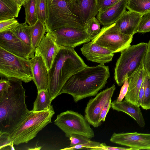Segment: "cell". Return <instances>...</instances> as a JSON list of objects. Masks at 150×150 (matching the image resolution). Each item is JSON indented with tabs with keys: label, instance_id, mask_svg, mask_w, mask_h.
Wrapping results in <instances>:
<instances>
[{
	"label": "cell",
	"instance_id": "obj_1",
	"mask_svg": "<svg viewBox=\"0 0 150 150\" xmlns=\"http://www.w3.org/2000/svg\"><path fill=\"white\" fill-rule=\"evenodd\" d=\"M11 87L0 96V133L11 135L31 112L25 103V90L21 80L8 78Z\"/></svg>",
	"mask_w": 150,
	"mask_h": 150
},
{
	"label": "cell",
	"instance_id": "obj_2",
	"mask_svg": "<svg viewBox=\"0 0 150 150\" xmlns=\"http://www.w3.org/2000/svg\"><path fill=\"white\" fill-rule=\"evenodd\" d=\"M110 76L108 66L99 64L87 67L76 72L67 80L60 95H71L76 103L87 97L94 96L105 87Z\"/></svg>",
	"mask_w": 150,
	"mask_h": 150
},
{
	"label": "cell",
	"instance_id": "obj_3",
	"mask_svg": "<svg viewBox=\"0 0 150 150\" xmlns=\"http://www.w3.org/2000/svg\"><path fill=\"white\" fill-rule=\"evenodd\" d=\"M88 66L74 48L60 47L48 71L47 90L51 100L60 95L63 86L71 76Z\"/></svg>",
	"mask_w": 150,
	"mask_h": 150
},
{
	"label": "cell",
	"instance_id": "obj_4",
	"mask_svg": "<svg viewBox=\"0 0 150 150\" xmlns=\"http://www.w3.org/2000/svg\"><path fill=\"white\" fill-rule=\"evenodd\" d=\"M48 16L45 24L46 32L65 27L86 29V24L71 11L66 0H47Z\"/></svg>",
	"mask_w": 150,
	"mask_h": 150
},
{
	"label": "cell",
	"instance_id": "obj_5",
	"mask_svg": "<svg viewBox=\"0 0 150 150\" xmlns=\"http://www.w3.org/2000/svg\"><path fill=\"white\" fill-rule=\"evenodd\" d=\"M52 105L47 109L31 112L15 132L10 135L14 145L27 143L48 124L54 114Z\"/></svg>",
	"mask_w": 150,
	"mask_h": 150
},
{
	"label": "cell",
	"instance_id": "obj_6",
	"mask_svg": "<svg viewBox=\"0 0 150 150\" xmlns=\"http://www.w3.org/2000/svg\"><path fill=\"white\" fill-rule=\"evenodd\" d=\"M147 45V43L141 42L131 45L121 52L114 71V79L118 86L123 85L126 78L142 65Z\"/></svg>",
	"mask_w": 150,
	"mask_h": 150
},
{
	"label": "cell",
	"instance_id": "obj_7",
	"mask_svg": "<svg viewBox=\"0 0 150 150\" xmlns=\"http://www.w3.org/2000/svg\"><path fill=\"white\" fill-rule=\"evenodd\" d=\"M0 76L19 79L25 83L33 80L30 60L17 57L0 47Z\"/></svg>",
	"mask_w": 150,
	"mask_h": 150
},
{
	"label": "cell",
	"instance_id": "obj_8",
	"mask_svg": "<svg viewBox=\"0 0 150 150\" xmlns=\"http://www.w3.org/2000/svg\"><path fill=\"white\" fill-rule=\"evenodd\" d=\"M54 123L69 138L73 134H78L89 139L94 136V132L85 116L77 112L68 110L57 116Z\"/></svg>",
	"mask_w": 150,
	"mask_h": 150
},
{
	"label": "cell",
	"instance_id": "obj_9",
	"mask_svg": "<svg viewBox=\"0 0 150 150\" xmlns=\"http://www.w3.org/2000/svg\"><path fill=\"white\" fill-rule=\"evenodd\" d=\"M133 37L120 32L114 23L103 26L91 41L115 53L121 52L129 47Z\"/></svg>",
	"mask_w": 150,
	"mask_h": 150
},
{
	"label": "cell",
	"instance_id": "obj_10",
	"mask_svg": "<svg viewBox=\"0 0 150 150\" xmlns=\"http://www.w3.org/2000/svg\"><path fill=\"white\" fill-rule=\"evenodd\" d=\"M48 32L51 33L60 47L74 48L92 39L85 30L75 28H63Z\"/></svg>",
	"mask_w": 150,
	"mask_h": 150
},
{
	"label": "cell",
	"instance_id": "obj_11",
	"mask_svg": "<svg viewBox=\"0 0 150 150\" xmlns=\"http://www.w3.org/2000/svg\"><path fill=\"white\" fill-rule=\"evenodd\" d=\"M116 89L114 84L110 87L98 93L94 98L90 99L85 110V117L89 123L94 127L100 126L99 120L100 112L103 107L113 96Z\"/></svg>",
	"mask_w": 150,
	"mask_h": 150
},
{
	"label": "cell",
	"instance_id": "obj_12",
	"mask_svg": "<svg viewBox=\"0 0 150 150\" xmlns=\"http://www.w3.org/2000/svg\"><path fill=\"white\" fill-rule=\"evenodd\" d=\"M0 47L17 57L30 60L35 50L18 38L11 31L0 33Z\"/></svg>",
	"mask_w": 150,
	"mask_h": 150
},
{
	"label": "cell",
	"instance_id": "obj_13",
	"mask_svg": "<svg viewBox=\"0 0 150 150\" xmlns=\"http://www.w3.org/2000/svg\"><path fill=\"white\" fill-rule=\"evenodd\" d=\"M110 141L125 146L132 150H150V134L137 132L115 133L112 135Z\"/></svg>",
	"mask_w": 150,
	"mask_h": 150
},
{
	"label": "cell",
	"instance_id": "obj_14",
	"mask_svg": "<svg viewBox=\"0 0 150 150\" xmlns=\"http://www.w3.org/2000/svg\"><path fill=\"white\" fill-rule=\"evenodd\" d=\"M60 48L51 33L47 32L35 49V55L42 57L48 71Z\"/></svg>",
	"mask_w": 150,
	"mask_h": 150
},
{
	"label": "cell",
	"instance_id": "obj_15",
	"mask_svg": "<svg viewBox=\"0 0 150 150\" xmlns=\"http://www.w3.org/2000/svg\"><path fill=\"white\" fill-rule=\"evenodd\" d=\"M81 51L88 60L102 65L111 61L114 55L112 51L91 41L84 44Z\"/></svg>",
	"mask_w": 150,
	"mask_h": 150
},
{
	"label": "cell",
	"instance_id": "obj_16",
	"mask_svg": "<svg viewBox=\"0 0 150 150\" xmlns=\"http://www.w3.org/2000/svg\"><path fill=\"white\" fill-rule=\"evenodd\" d=\"M33 81L38 92L47 90L49 83L48 71L42 57L35 55L30 59Z\"/></svg>",
	"mask_w": 150,
	"mask_h": 150
},
{
	"label": "cell",
	"instance_id": "obj_17",
	"mask_svg": "<svg viewBox=\"0 0 150 150\" xmlns=\"http://www.w3.org/2000/svg\"><path fill=\"white\" fill-rule=\"evenodd\" d=\"M69 5L72 11L85 23L98 13L97 0H75Z\"/></svg>",
	"mask_w": 150,
	"mask_h": 150
},
{
	"label": "cell",
	"instance_id": "obj_18",
	"mask_svg": "<svg viewBox=\"0 0 150 150\" xmlns=\"http://www.w3.org/2000/svg\"><path fill=\"white\" fill-rule=\"evenodd\" d=\"M142 14L126 10L115 23L117 30L124 34L133 35L137 28Z\"/></svg>",
	"mask_w": 150,
	"mask_h": 150
},
{
	"label": "cell",
	"instance_id": "obj_19",
	"mask_svg": "<svg viewBox=\"0 0 150 150\" xmlns=\"http://www.w3.org/2000/svg\"><path fill=\"white\" fill-rule=\"evenodd\" d=\"M144 73L143 65H141L129 77L128 90L125 97V100H126L138 106L139 92Z\"/></svg>",
	"mask_w": 150,
	"mask_h": 150
},
{
	"label": "cell",
	"instance_id": "obj_20",
	"mask_svg": "<svg viewBox=\"0 0 150 150\" xmlns=\"http://www.w3.org/2000/svg\"><path fill=\"white\" fill-rule=\"evenodd\" d=\"M128 0H120L116 4L104 11L98 13L97 18L104 26L115 23L126 10Z\"/></svg>",
	"mask_w": 150,
	"mask_h": 150
},
{
	"label": "cell",
	"instance_id": "obj_21",
	"mask_svg": "<svg viewBox=\"0 0 150 150\" xmlns=\"http://www.w3.org/2000/svg\"><path fill=\"white\" fill-rule=\"evenodd\" d=\"M140 107L125 100L120 102L115 100L111 103V108L118 112L125 113L132 117L141 127H144L145 122Z\"/></svg>",
	"mask_w": 150,
	"mask_h": 150
},
{
	"label": "cell",
	"instance_id": "obj_22",
	"mask_svg": "<svg viewBox=\"0 0 150 150\" xmlns=\"http://www.w3.org/2000/svg\"><path fill=\"white\" fill-rule=\"evenodd\" d=\"M21 7L15 0H0V21L18 17Z\"/></svg>",
	"mask_w": 150,
	"mask_h": 150
},
{
	"label": "cell",
	"instance_id": "obj_23",
	"mask_svg": "<svg viewBox=\"0 0 150 150\" xmlns=\"http://www.w3.org/2000/svg\"><path fill=\"white\" fill-rule=\"evenodd\" d=\"M32 46L35 50L46 32L45 23L38 19L35 23L30 26Z\"/></svg>",
	"mask_w": 150,
	"mask_h": 150
},
{
	"label": "cell",
	"instance_id": "obj_24",
	"mask_svg": "<svg viewBox=\"0 0 150 150\" xmlns=\"http://www.w3.org/2000/svg\"><path fill=\"white\" fill-rule=\"evenodd\" d=\"M52 101L48 90H42L38 92L36 98L34 102V111H40L48 109Z\"/></svg>",
	"mask_w": 150,
	"mask_h": 150
},
{
	"label": "cell",
	"instance_id": "obj_25",
	"mask_svg": "<svg viewBox=\"0 0 150 150\" xmlns=\"http://www.w3.org/2000/svg\"><path fill=\"white\" fill-rule=\"evenodd\" d=\"M11 31L25 43L32 46L30 26L25 22L23 23H19Z\"/></svg>",
	"mask_w": 150,
	"mask_h": 150
},
{
	"label": "cell",
	"instance_id": "obj_26",
	"mask_svg": "<svg viewBox=\"0 0 150 150\" xmlns=\"http://www.w3.org/2000/svg\"><path fill=\"white\" fill-rule=\"evenodd\" d=\"M126 8L144 14L150 11V0H128Z\"/></svg>",
	"mask_w": 150,
	"mask_h": 150
},
{
	"label": "cell",
	"instance_id": "obj_27",
	"mask_svg": "<svg viewBox=\"0 0 150 150\" xmlns=\"http://www.w3.org/2000/svg\"><path fill=\"white\" fill-rule=\"evenodd\" d=\"M25 14V21L28 25L31 26L37 21V17L35 0H30L23 5Z\"/></svg>",
	"mask_w": 150,
	"mask_h": 150
},
{
	"label": "cell",
	"instance_id": "obj_28",
	"mask_svg": "<svg viewBox=\"0 0 150 150\" xmlns=\"http://www.w3.org/2000/svg\"><path fill=\"white\" fill-rule=\"evenodd\" d=\"M85 24V30L92 39L97 35L101 30L100 23L95 16L88 19Z\"/></svg>",
	"mask_w": 150,
	"mask_h": 150
},
{
	"label": "cell",
	"instance_id": "obj_29",
	"mask_svg": "<svg viewBox=\"0 0 150 150\" xmlns=\"http://www.w3.org/2000/svg\"><path fill=\"white\" fill-rule=\"evenodd\" d=\"M36 14L38 19L45 23L48 16L47 0H35Z\"/></svg>",
	"mask_w": 150,
	"mask_h": 150
},
{
	"label": "cell",
	"instance_id": "obj_30",
	"mask_svg": "<svg viewBox=\"0 0 150 150\" xmlns=\"http://www.w3.org/2000/svg\"><path fill=\"white\" fill-rule=\"evenodd\" d=\"M144 78L145 89L141 106L146 110L150 109V76L145 71Z\"/></svg>",
	"mask_w": 150,
	"mask_h": 150
},
{
	"label": "cell",
	"instance_id": "obj_31",
	"mask_svg": "<svg viewBox=\"0 0 150 150\" xmlns=\"http://www.w3.org/2000/svg\"><path fill=\"white\" fill-rule=\"evenodd\" d=\"M150 32V11L143 14L135 33Z\"/></svg>",
	"mask_w": 150,
	"mask_h": 150
},
{
	"label": "cell",
	"instance_id": "obj_32",
	"mask_svg": "<svg viewBox=\"0 0 150 150\" xmlns=\"http://www.w3.org/2000/svg\"><path fill=\"white\" fill-rule=\"evenodd\" d=\"M19 23L15 18L0 21V33L11 31Z\"/></svg>",
	"mask_w": 150,
	"mask_h": 150
},
{
	"label": "cell",
	"instance_id": "obj_33",
	"mask_svg": "<svg viewBox=\"0 0 150 150\" xmlns=\"http://www.w3.org/2000/svg\"><path fill=\"white\" fill-rule=\"evenodd\" d=\"M69 139L71 141L70 146L87 143L91 141L84 136L75 134L71 135Z\"/></svg>",
	"mask_w": 150,
	"mask_h": 150
},
{
	"label": "cell",
	"instance_id": "obj_34",
	"mask_svg": "<svg viewBox=\"0 0 150 150\" xmlns=\"http://www.w3.org/2000/svg\"><path fill=\"white\" fill-rule=\"evenodd\" d=\"M120 0H97L98 13L102 12L114 5Z\"/></svg>",
	"mask_w": 150,
	"mask_h": 150
},
{
	"label": "cell",
	"instance_id": "obj_35",
	"mask_svg": "<svg viewBox=\"0 0 150 150\" xmlns=\"http://www.w3.org/2000/svg\"><path fill=\"white\" fill-rule=\"evenodd\" d=\"M100 143L98 142L91 141L87 143L78 144L74 146L65 148L63 150H73L82 149H91L97 146H100Z\"/></svg>",
	"mask_w": 150,
	"mask_h": 150
},
{
	"label": "cell",
	"instance_id": "obj_36",
	"mask_svg": "<svg viewBox=\"0 0 150 150\" xmlns=\"http://www.w3.org/2000/svg\"><path fill=\"white\" fill-rule=\"evenodd\" d=\"M147 43V48L144 58L142 65L144 71L150 76V40Z\"/></svg>",
	"mask_w": 150,
	"mask_h": 150
},
{
	"label": "cell",
	"instance_id": "obj_37",
	"mask_svg": "<svg viewBox=\"0 0 150 150\" xmlns=\"http://www.w3.org/2000/svg\"><path fill=\"white\" fill-rule=\"evenodd\" d=\"M13 143L10 135L6 133H0V150L10 146Z\"/></svg>",
	"mask_w": 150,
	"mask_h": 150
},
{
	"label": "cell",
	"instance_id": "obj_38",
	"mask_svg": "<svg viewBox=\"0 0 150 150\" xmlns=\"http://www.w3.org/2000/svg\"><path fill=\"white\" fill-rule=\"evenodd\" d=\"M90 150H132L129 148L113 147L106 145L105 143H100V146L95 147Z\"/></svg>",
	"mask_w": 150,
	"mask_h": 150
},
{
	"label": "cell",
	"instance_id": "obj_39",
	"mask_svg": "<svg viewBox=\"0 0 150 150\" xmlns=\"http://www.w3.org/2000/svg\"><path fill=\"white\" fill-rule=\"evenodd\" d=\"M128 79L129 78H127L124 82L120 90L119 95L116 100L117 102L122 101L127 92L129 84Z\"/></svg>",
	"mask_w": 150,
	"mask_h": 150
},
{
	"label": "cell",
	"instance_id": "obj_40",
	"mask_svg": "<svg viewBox=\"0 0 150 150\" xmlns=\"http://www.w3.org/2000/svg\"><path fill=\"white\" fill-rule=\"evenodd\" d=\"M11 87L8 79L6 80L1 79L0 80V96L7 93Z\"/></svg>",
	"mask_w": 150,
	"mask_h": 150
},
{
	"label": "cell",
	"instance_id": "obj_41",
	"mask_svg": "<svg viewBox=\"0 0 150 150\" xmlns=\"http://www.w3.org/2000/svg\"><path fill=\"white\" fill-rule=\"evenodd\" d=\"M111 99L105 104L101 110L100 114L99 120L100 122L105 121L106 115L110 108L111 107Z\"/></svg>",
	"mask_w": 150,
	"mask_h": 150
},
{
	"label": "cell",
	"instance_id": "obj_42",
	"mask_svg": "<svg viewBox=\"0 0 150 150\" xmlns=\"http://www.w3.org/2000/svg\"><path fill=\"white\" fill-rule=\"evenodd\" d=\"M145 89V84L144 78V76L143 82L140 88L138 96V105L139 107L141 106V103L142 101L144 95Z\"/></svg>",
	"mask_w": 150,
	"mask_h": 150
},
{
	"label": "cell",
	"instance_id": "obj_43",
	"mask_svg": "<svg viewBox=\"0 0 150 150\" xmlns=\"http://www.w3.org/2000/svg\"><path fill=\"white\" fill-rule=\"evenodd\" d=\"M21 6H22L30 0H15Z\"/></svg>",
	"mask_w": 150,
	"mask_h": 150
},
{
	"label": "cell",
	"instance_id": "obj_44",
	"mask_svg": "<svg viewBox=\"0 0 150 150\" xmlns=\"http://www.w3.org/2000/svg\"><path fill=\"white\" fill-rule=\"evenodd\" d=\"M69 5L71 4L75 0H66Z\"/></svg>",
	"mask_w": 150,
	"mask_h": 150
},
{
	"label": "cell",
	"instance_id": "obj_45",
	"mask_svg": "<svg viewBox=\"0 0 150 150\" xmlns=\"http://www.w3.org/2000/svg\"><path fill=\"white\" fill-rule=\"evenodd\" d=\"M53 0H50L51 1H52Z\"/></svg>",
	"mask_w": 150,
	"mask_h": 150
}]
</instances>
